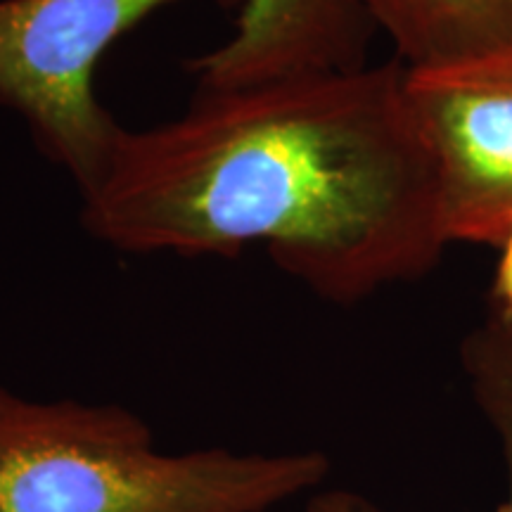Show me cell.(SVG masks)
Instances as JSON below:
<instances>
[{"label":"cell","mask_w":512,"mask_h":512,"mask_svg":"<svg viewBox=\"0 0 512 512\" xmlns=\"http://www.w3.org/2000/svg\"><path fill=\"white\" fill-rule=\"evenodd\" d=\"M406 67H439L512 46V0H363Z\"/></svg>","instance_id":"obj_6"},{"label":"cell","mask_w":512,"mask_h":512,"mask_svg":"<svg viewBox=\"0 0 512 512\" xmlns=\"http://www.w3.org/2000/svg\"><path fill=\"white\" fill-rule=\"evenodd\" d=\"M498 247H501V259H498L494 285H491V309L512 316V223Z\"/></svg>","instance_id":"obj_8"},{"label":"cell","mask_w":512,"mask_h":512,"mask_svg":"<svg viewBox=\"0 0 512 512\" xmlns=\"http://www.w3.org/2000/svg\"><path fill=\"white\" fill-rule=\"evenodd\" d=\"M328 472L320 451L164 453L124 406L0 387V512H271Z\"/></svg>","instance_id":"obj_2"},{"label":"cell","mask_w":512,"mask_h":512,"mask_svg":"<svg viewBox=\"0 0 512 512\" xmlns=\"http://www.w3.org/2000/svg\"><path fill=\"white\" fill-rule=\"evenodd\" d=\"M363 0H245L221 46L188 60L197 91H230L366 67L375 34Z\"/></svg>","instance_id":"obj_5"},{"label":"cell","mask_w":512,"mask_h":512,"mask_svg":"<svg viewBox=\"0 0 512 512\" xmlns=\"http://www.w3.org/2000/svg\"><path fill=\"white\" fill-rule=\"evenodd\" d=\"M406 64L197 91L174 119L121 128L79 221L124 254L266 247L332 304L434 271L448 247Z\"/></svg>","instance_id":"obj_1"},{"label":"cell","mask_w":512,"mask_h":512,"mask_svg":"<svg viewBox=\"0 0 512 512\" xmlns=\"http://www.w3.org/2000/svg\"><path fill=\"white\" fill-rule=\"evenodd\" d=\"M309 512H384L370 503L368 498L349 494V491H332V494L316 496L309 505Z\"/></svg>","instance_id":"obj_9"},{"label":"cell","mask_w":512,"mask_h":512,"mask_svg":"<svg viewBox=\"0 0 512 512\" xmlns=\"http://www.w3.org/2000/svg\"><path fill=\"white\" fill-rule=\"evenodd\" d=\"M176 0H0V105L36 150L86 192L105 171L121 126L95 93L114 43ZM240 10L245 0H216Z\"/></svg>","instance_id":"obj_3"},{"label":"cell","mask_w":512,"mask_h":512,"mask_svg":"<svg viewBox=\"0 0 512 512\" xmlns=\"http://www.w3.org/2000/svg\"><path fill=\"white\" fill-rule=\"evenodd\" d=\"M470 394L494 427L508 472V501L501 512H512V316L491 309L460 344Z\"/></svg>","instance_id":"obj_7"},{"label":"cell","mask_w":512,"mask_h":512,"mask_svg":"<svg viewBox=\"0 0 512 512\" xmlns=\"http://www.w3.org/2000/svg\"><path fill=\"white\" fill-rule=\"evenodd\" d=\"M439 185L446 242L498 247L512 223V46L403 79Z\"/></svg>","instance_id":"obj_4"}]
</instances>
